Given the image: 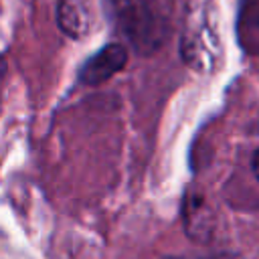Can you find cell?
<instances>
[{"label": "cell", "mask_w": 259, "mask_h": 259, "mask_svg": "<svg viewBox=\"0 0 259 259\" xmlns=\"http://www.w3.org/2000/svg\"><path fill=\"white\" fill-rule=\"evenodd\" d=\"M127 63V51L121 45H107L97 51L81 69V81L87 85H99L113 77Z\"/></svg>", "instance_id": "cell-1"}, {"label": "cell", "mask_w": 259, "mask_h": 259, "mask_svg": "<svg viewBox=\"0 0 259 259\" xmlns=\"http://www.w3.org/2000/svg\"><path fill=\"white\" fill-rule=\"evenodd\" d=\"M239 36L241 45L259 53V0H245L239 18Z\"/></svg>", "instance_id": "cell-2"}, {"label": "cell", "mask_w": 259, "mask_h": 259, "mask_svg": "<svg viewBox=\"0 0 259 259\" xmlns=\"http://www.w3.org/2000/svg\"><path fill=\"white\" fill-rule=\"evenodd\" d=\"M83 8L71 0H63L59 4V10H57V18H59V26L71 34V36H79L85 32V16H83Z\"/></svg>", "instance_id": "cell-3"}, {"label": "cell", "mask_w": 259, "mask_h": 259, "mask_svg": "<svg viewBox=\"0 0 259 259\" xmlns=\"http://www.w3.org/2000/svg\"><path fill=\"white\" fill-rule=\"evenodd\" d=\"M184 259H239L235 255H227V253H217V255H204V257H184Z\"/></svg>", "instance_id": "cell-4"}, {"label": "cell", "mask_w": 259, "mask_h": 259, "mask_svg": "<svg viewBox=\"0 0 259 259\" xmlns=\"http://www.w3.org/2000/svg\"><path fill=\"white\" fill-rule=\"evenodd\" d=\"M251 166H253V172H255V176H257V180H259V150H257V152L253 154Z\"/></svg>", "instance_id": "cell-5"}]
</instances>
